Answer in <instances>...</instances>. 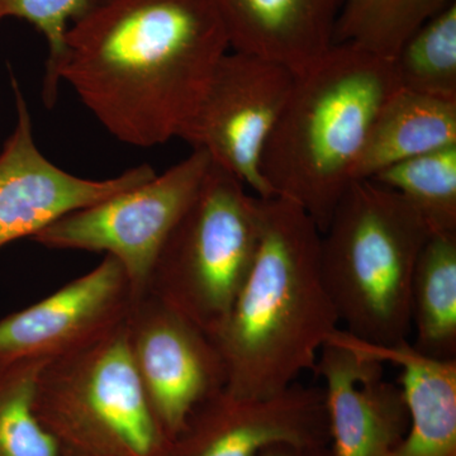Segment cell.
<instances>
[{
    "label": "cell",
    "instance_id": "obj_22",
    "mask_svg": "<svg viewBox=\"0 0 456 456\" xmlns=\"http://www.w3.org/2000/svg\"><path fill=\"white\" fill-rule=\"evenodd\" d=\"M104 0H0V23L8 18L26 20L44 36L49 47L45 66L42 99L55 106L60 80L57 70L64 59L66 36L75 23L92 13Z\"/></svg>",
    "mask_w": 456,
    "mask_h": 456
},
{
    "label": "cell",
    "instance_id": "obj_18",
    "mask_svg": "<svg viewBox=\"0 0 456 456\" xmlns=\"http://www.w3.org/2000/svg\"><path fill=\"white\" fill-rule=\"evenodd\" d=\"M456 0H342L335 44L392 60L424 23Z\"/></svg>",
    "mask_w": 456,
    "mask_h": 456
},
{
    "label": "cell",
    "instance_id": "obj_11",
    "mask_svg": "<svg viewBox=\"0 0 456 456\" xmlns=\"http://www.w3.org/2000/svg\"><path fill=\"white\" fill-rule=\"evenodd\" d=\"M134 298L125 269L106 255L86 274L0 320V368L86 349L126 322Z\"/></svg>",
    "mask_w": 456,
    "mask_h": 456
},
{
    "label": "cell",
    "instance_id": "obj_13",
    "mask_svg": "<svg viewBox=\"0 0 456 456\" xmlns=\"http://www.w3.org/2000/svg\"><path fill=\"white\" fill-rule=\"evenodd\" d=\"M314 370L322 378L332 456H393L410 419L401 387L384 379V362L351 344L338 329Z\"/></svg>",
    "mask_w": 456,
    "mask_h": 456
},
{
    "label": "cell",
    "instance_id": "obj_5",
    "mask_svg": "<svg viewBox=\"0 0 456 456\" xmlns=\"http://www.w3.org/2000/svg\"><path fill=\"white\" fill-rule=\"evenodd\" d=\"M35 411L65 456H167L171 440L134 368L126 322L42 365Z\"/></svg>",
    "mask_w": 456,
    "mask_h": 456
},
{
    "label": "cell",
    "instance_id": "obj_7",
    "mask_svg": "<svg viewBox=\"0 0 456 456\" xmlns=\"http://www.w3.org/2000/svg\"><path fill=\"white\" fill-rule=\"evenodd\" d=\"M211 158L202 150L155 178L60 218L33 241L55 250L102 253L121 264L134 297L149 288L161 248L200 191Z\"/></svg>",
    "mask_w": 456,
    "mask_h": 456
},
{
    "label": "cell",
    "instance_id": "obj_16",
    "mask_svg": "<svg viewBox=\"0 0 456 456\" xmlns=\"http://www.w3.org/2000/svg\"><path fill=\"white\" fill-rule=\"evenodd\" d=\"M450 146H456V101L397 89L371 126L355 180Z\"/></svg>",
    "mask_w": 456,
    "mask_h": 456
},
{
    "label": "cell",
    "instance_id": "obj_1",
    "mask_svg": "<svg viewBox=\"0 0 456 456\" xmlns=\"http://www.w3.org/2000/svg\"><path fill=\"white\" fill-rule=\"evenodd\" d=\"M230 40L215 0H104L69 29L60 83L117 140L179 136Z\"/></svg>",
    "mask_w": 456,
    "mask_h": 456
},
{
    "label": "cell",
    "instance_id": "obj_12",
    "mask_svg": "<svg viewBox=\"0 0 456 456\" xmlns=\"http://www.w3.org/2000/svg\"><path fill=\"white\" fill-rule=\"evenodd\" d=\"M278 443L330 444L322 388L296 382L265 398L222 389L193 411L167 456H257Z\"/></svg>",
    "mask_w": 456,
    "mask_h": 456
},
{
    "label": "cell",
    "instance_id": "obj_20",
    "mask_svg": "<svg viewBox=\"0 0 456 456\" xmlns=\"http://www.w3.org/2000/svg\"><path fill=\"white\" fill-rule=\"evenodd\" d=\"M371 180L403 197L432 233L456 232V146L393 165Z\"/></svg>",
    "mask_w": 456,
    "mask_h": 456
},
{
    "label": "cell",
    "instance_id": "obj_15",
    "mask_svg": "<svg viewBox=\"0 0 456 456\" xmlns=\"http://www.w3.org/2000/svg\"><path fill=\"white\" fill-rule=\"evenodd\" d=\"M347 336L356 349L401 369L410 426L393 456H456V360L432 358L408 340L380 346Z\"/></svg>",
    "mask_w": 456,
    "mask_h": 456
},
{
    "label": "cell",
    "instance_id": "obj_9",
    "mask_svg": "<svg viewBox=\"0 0 456 456\" xmlns=\"http://www.w3.org/2000/svg\"><path fill=\"white\" fill-rule=\"evenodd\" d=\"M128 347L156 419L171 441L200 403L226 388L216 342L151 290L132 301Z\"/></svg>",
    "mask_w": 456,
    "mask_h": 456
},
{
    "label": "cell",
    "instance_id": "obj_2",
    "mask_svg": "<svg viewBox=\"0 0 456 456\" xmlns=\"http://www.w3.org/2000/svg\"><path fill=\"white\" fill-rule=\"evenodd\" d=\"M260 237L244 285L215 341L226 389L239 397L283 392L312 370L340 327L321 268V231L301 207L260 198Z\"/></svg>",
    "mask_w": 456,
    "mask_h": 456
},
{
    "label": "cell",
    "instance_id": "obj_17",
    "mask_svg": "<svg viewBox=\"0 0 456 456\" xmlns=\"http://www.w3.org/2000/svg\"><path fill=\"white\" fill-rule=\"evenodd\" d=\"M411 314L413 346L432 358L456 355V232L432 233L415 269Z\"/></svg>",
    "mask_w": 456,
    "mask_h": 456
},
{
    "label": "cell",
    "instance_id": "obj_19",
    "mask_svg": "<svg viewBox=\"0 0 456 456\" xmlns=\"http://www.w3.org/2000/svg\"><path fill=\"white\" fill-rule=\"evenodd\" d=\"M392 64L399 89L456 101V2L419 27Z\"/></svg>",
    "mask_w": 456,
    "mask_h": 456
},
{
    "label": "cell",
    "instance_id": "obj_14",
    "mask_svg": "<svg viewBox=\"0 0 456 456\" xmlns=\"http://www.w3.org/2000/svg\"><path fill=\"white\" fill-rule=\"evenodd\" d=\"M239 53L305 73L334 46L342 0H215Z\"/></svg>",
    "mask_w": 456,
    "mask_h": 456
},
{
    "label": "cell",
    "instance_id": "obj_4",
    "mask_svg": "<svg viewBox=\"0 0 456 456\" xmlns=\"http://www.w3.org/2000/svg\"><path fill=\"white\" fill-rule=\"evenodd\" d=\"M431 235L392 189L351 183L321 233V268L345 331L380 346L408 340L413 275Z\"/></svg>",
    "mask_w": 456,
    "mask_h": 456
},
{
    "label": "cell",
    "instance_id": "obj_10",
    "mask_svg": "<svg viewBox=\"0 0 456 456\" xmlns=\"http://www.w3.org/2000/svg\"><path fill=\"white\" fill-rule=\"evenodd\" d=\"M16 126L0 151V248L35 237L69 213L86 208L158 175L149 164L114 178H80L51 163L35 141L31 113L16 77Z\"/></svg>",
    "mask_w": 456,
    "mask_h": 456
},
{
    "label": "cell",
    "instance_id": "obj_8",
    "mask_svg": "<svg viewBox=\"0 0 456 456\" xmlns=\"http://www.w3.org/2000/svg\"><path fill=\"white\" fill-rule=\"evenodd\" d=\"M293 82L292 71L277 62L228 51L178 139L207 152L255 196L274 197L261 174V159Z\"/></svg>",
    "mask_w": 456,
    "mask_h": 456
},
{
    "label": "cell",
    "instance_id": "obj_23",
    "mask_svg": "<svg viewBox=\"0 0 456 456\" xmlns=\"http://www.w3.org/2000/svg\"><path fill=\"white\" fill-rule=\"evenodd\" d=\"M257 456H332L330 444H301L278 443L273 444L260 452Z\"/></svg>",
    "mask_w": 456,
    "mask_h": 456
},
{
    "label": "cell",
    "instance_id": "obj_3",
    "mask_svg": "<svg viewBox=\"0 0 456 456\" xmlns=\"http://www.w3.org/2000/svg\"><path fill=\"white\" fill-rule=\"evenodd\" d=\"M397 89L391 60L351 44H335L294 75L261 159L273 196L301 207L322 233L355 182L378 113Z\"/></svg>",
    "mask_w": 456,
    "mask_h": 456
},
{
    "label": "cell",
    "instance_id": "obj_21",
    "mask_svg": "<svg viewBox=\"0 0 456 456\" xmlns=\"http://www.w3.org/2000/svg\"><path fill=\"white\" fill-rule=\"evenodd\" d=\"M45 362L0 368V456H65L36 415V382Z\"/></svg>",
    "mask_w": 456,
    "mask_h": 456
},
{
    "label": "cell",
    "instance_id": "obj_6",
    "mask_svg": "<svg viewBox=\"0 0 456 456\" xmlns=\"http://www.w3.org/2000/svg\"><path fill=\"white\" fill-rule=\"evenodd\" d=\"M259 237V197L211 163L161 248L147 289L215 340L250 273Z\"/></svg>",
    "mask_w": 456,
    "mask_h": 456
}]
</instances>
